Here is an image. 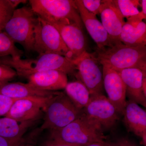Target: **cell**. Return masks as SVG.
Listing matches in <instances>:
<instances>
[{
  "label": "cell",
  "instance_id": "obj_28",
  "mask_svg": "<svg viewBox=\"0 0 146 146\" xmlns=\"http://www.w3.org/2000/svg\"><path fill=\"white\" fill-rule=\"evenodd\" d=\"M84 6L90 13L96 16L100 14L102 4L100 0H81Z\"/></svg>",
  "mask_w": 146,
  "mask_h": 146
},
{
  "label": "cell",
  "instance_id": "obj_16",
  "mask_svg": "<svg viewBox=\"0 0 146 146\" xmlns=\"http://www.w3.org/2000/svg\"><path fill=\"white\" fill-rule=\"evenodd\" d=\"M25 78L28 80L29 84L43 91H56L65 89L68 83V75L58 71L32 73Z\"/></svg>",
  "mask_w": 146,
  "mask_h": 146
},
{
  "label": "cell",
  "instance_id": "obj_12",
  "mask_svg": "<svg viewBox=\"0 0 146 146\" xmlns=\"http://www.w3.org/2000/svg\"><path fill=\"white\" fill-rule=\"evenodd\" d=\"M51 97L19 99L13 104L5 117L18 121H37L43 113L47 101Z\"/></svg>",
  "mask_w": 146,
  "mask_h": 146
},
{
  "label": "cell",
  "instance_id": "obj_25",
  "mask_svg": "<svg viewBox=\"0 0 146 146\" xmlns=\"http://www.w3.org/2000/svg\"><path fill=\"white\" fill-rule=\"evenodd\" d=\"M43 131L40 127L32 129L27 132L13 146H37Z\"/></svg>",
  "mask_w": 146,
  "mask_h": 146
},
{
  "label": "cell",
  "instance_id": "obj_24",
  "mask_svg": "<svg viewBox=\"0 0 146 146\" xmlns=\"http://www.w3.org/2000/svg\"><path fill=\"white\" fill-rule=\"evenodd\" d=\"M117 5L123 17L127 19L140 13L138 7L139 1L116 0Z\"/></svg>",
  "mask_w": 146,
  "mask_h": 146
},
{
  "label": "cell",
  "instance_id": "obj_27",
  "mask_svg": "<svg viewBox=\"0 0 146 146\" xmlns=\"http://www.w3.org/2000/svg\"><path fill=\"white\" fill-rule=\"evenodd\" d=\"M17 76L16 71L12 68L0 64V85L9 82Z\"/></svg>",
  "mask_w": 146,
  "mask_h": 146
},
{
  "label": "cell",
  "instance_id": "obj_1",
  "mask_svg": "<svg viewBox=\"0 0 146 146\" xmlns=\"http://www.w3.org/2000/svg\"><path fill=\"white\" fill-rule=\"evenodd\" d=\"M0 64L12 68L17 75L24 78L32 73L48 70L60 71L67 75H75L76 70L74 62L65 56L54 53L39 55L34 59L0 57Z\"/></svg>",
  "mask_w": 146,
  "mask_h": 146
},
{
  "label": "cell",
  "instance_id": "obj_29",
  "mask_svg": "<svg viewBox=\"0 0 146 146\" xmlns=\"http://www.w3.org/2000/svg\"><path fill=\"white\" fill-rule=\"evenodd\" d=\"M42 146H80L71 145L61 141H57L49 137L48 138L44 141Z\"/></svg>",
  "mask_w": 146,
  "mask_h": 146
},
{
  "label": "cell",
  "instance_id": "obj_21",
  "mask_svg": "<svg viewBox=\"0 0 146 146\" xmlns=\"http://www.w3.org/2000/svg\"><path fill=\"white\" fill-rule=\"evenodd\" d=\"M65 94L79 109L83 110L90 101V93L85 85L79 80L68 82Z\"/></svg>",
  "mask_w": 146,
  "mask_h": 146
},
{
  "label": "cell",
  "instance_id": "obj_23",
  "mask_svg": "<svg viewBox=\"0 0 146 146\" xmlns=\"http://www.w3.org/2000/svg\"><path fill=\"white\" fill-rule=\"evenodd\" d=\"M26 3L25 0H0V32L3 31L17 6Z\"/></svg>",
  "mask_w": 146,
  "mask_h": 146
},
{
  "label": "cell",
  "instance_id": "obj_2",
  "mask_svg": "<svg viewBox=\"0 0 146 146\" xmlns=\"http://www.w3.org/2000/svg\"><path fill=\"white\" fill-rule=\"evenodd\" d=\"M100 64L119 72L124 69L137 68L146 72V46H128L121 42L94 54Z\"/></svg>",
  "mask_w": 146,
  "mask_h": 146
},
{
  "label": "cell",
  "instance_id": "obj_32",
  "mask_svg": "<svg viewBox=\"0 0 146 146\" xmlns=\"http://www.w3.org/2000/svg\"><path fill=\"white\" fill-rule=\"evenodd\" d=\"M18 141H10L0 137V146H13Z\"/></svg>",
  "mask_w": 146,
  "mask_h": 146
},
{
  "label": "cell",
  "instance_id": "obj_6",
  "mask_svg": "<svg viewBox=\"0 0 146 146\" xmlns=\"http://www.w3.org/2000/svg\"><path fill=\"white\" fill-rule=\"evenodd\" d=\"M38 17L30 7L16 9L3 31L14 43L21 45L26 52L33 51L35 29Z\"/></svg>",
  "mask_w": 146,
  "mask_h": 146
},
{
  "label": "cell",
  "instance_id": "obj_20",
  "mask_svg": "<svg viewBox=\"0 0 146 146\" xmlns=\"http://www.w3.org/2000/svg\"><path fill=\"white\" fill-rule=\"evenodd\" d=\"M120 42L124 44L133 46L146 45V25L142 21L137 26L126 22L123 26Z\"/></svg>",
  "mask_w": 146,
  "mask_h": 146
},
{
  "label": "cell",
  "instance_id": "obj_5",
  "mask_svg": "<svg viewBox=\"0 0 146 146\" xmlns=\"http://www.w3.org/2000/svg\"><path fill=\"white\" fill-rule=\"evenodd\" d=\"M65 93L58 91L48 100L43 111V122L40 128L50 131L59 130L76 119L83 113Z\"/></svg>",
  "mask_w": 146,
  "mask_h": 146
},
{
  "label": "cell",
  "instance_id": "obj_9",
  "mask_svg": "<svg viewBox=\"0 0 146 146\" xmlns=\"http://www.w3.org/2000/svg\"><path fill=\"white\" fill-rule=\"evenodd\" d=\"M83 110L84 114L98 122L103 129L114 127L121 115L104 95L91 96L89 104Z\"/></svg>",
  "mask_w": 146,
  "mask_h": 146
},
{
  "label": "cell",
  "instance_id": "obj_19",
  "mask_svg": "<svg viewBox=\"0 0 146 146\" xmlns=\"http://www.w3.org/2000/svg\"><path fill=\"white\" fill-rule=\"evenodd\" d=\"M36 121L21 122L8 117L0 118V137L10 141H18Z\"/></svg>",
  "mask_w": 146,
  "mask_h": 146
},
{
  "label": "cell",
  "instance_id": "obj_7",
  "mask_svg": "<svg viewBox=\"0 0 146 146\" xmlns=\"http://www.w3.org/2000/svg\"><path fill=\"white\" fill-rule=\"evenodd\" d=\"M33 51L39 55L56 54L72 60L70 52L57 29L38 17L35 29Z\"/></svg>",
  "mask_w": 146,
  "mask_h": 146
},
{
  "label": "cell",
  "instance_id": "obj_8",
  "mask_svg": "<svg viewBox=\"0 0 146 146\" xmlns=\"http://www.w3.org/2000/svg\"><path fill=\"white\" fill-rule=\"evenodd\" d=\"M74 63L78 71L76 77L87 88L91 96L104 95L102 70L94 54L86 51Z\"/></svg>",
  "mask_w": 146,
  "mask_h": 146
},
{
  "label": "cell",
  "instance_id": "obj_26",
  "mask_svg": "<svg viewBox=\"0 0 146 146\" xmlns=\"http://www.w3.org/2000/svg\"><path fill=\"white\" fill-rule=\"evenodd\" d=\"M18 99L0 94V117H5L13 104Z\"/></svg>",
  "mask_w": 146,
  "mask_h": 146
},
{
  "label": "cell",
  "instance_id": "obj_3",
  "mask_svg": "<svg viewBox=\"0 0 146 146\" xmlns=\"http://www.w3.org/2000/svg\"><path fill=\"white\" fill-rule=\"evenodd\" d=\"M98 122L83 112L76 119L59 129L50 131L49 137L71 145L85 146L106 141V137Z\"/></svg>",
  "mask_w": 146,
  "mask_h": 146
},
{
  "label": "cell",
  "instance_id": "obj_14",
  "mask_svg": "<svg viewBox=\"0 0 146 146\" xmlns=\"http://www.w3.org/2000/svg\"><path fill=\"white\" fill-rule=\"evenodd\" d=\"M59 32L74 62L86 51V41L82 28L78 25H52Z\"/></svg>",
  "mask_w": 146,
  "mask_h": 146
},
{
  "label": "cell",
  "instance_id": "obj_18",
  "mask_svg": "<svg viewBox=\"0 0 146 146\" xmlns=\"http://www.w3.org/2000/svg\"><path fill=\"white\" fill-rule=\"evenodd\" d=\"M58 91H43L29 83L7 82L0 85V94L16 99L49 98Z\"/></svg>",
  "mask_w": 146,
  "mask_h": 146
},
{
  "label": "cell",
  "instance_id": "obj_11",
  "mask_svg": "<svg viewBox=\"0 0 146 146\" xmlns=\"http://www.w3.org/2000/svg\"><path fill=\"white\" fill-rule=\"evenodd\" d=\"M102 23L113 45L120 42V35L125 22L115 0H103L100 9Z\"/></svg>",
  "mask_w": 146,
  "mask_h": 146
},
{
  "label": "cell",
  "instance_id": "obj_31",
  "mask_svg": "<svg viewBox=\"0 0 146 146\" xmlns=\"http://www.w3.org/2000/svg\"><path fill=\"white\" fill-rule=\"evenodd\" d=\"M85 146H117L116 144H113L106 141L95 142Z\"/></svg>",
  "mask_w": 146,
  "mask_h": 146
},
{
  "label": "cell",
  "instance_id": "obj_17",
  "mask_svg": "<svg viewBox=\"0 0 146 146\" xmlns=\"http://www.w3.org/2000/svg\"><path fill=\"white\" fill-rule=\"evenodd\" d=\"M123 115L128 130L141 138L142 144L146 146V110L135 102L129 100L126 101Z\"/></svg>",
  "mask_w": 146,
  "mask_h": 146
},
{
  "label": "cell",
  "instance_id": "obj_30",
  "mask_svg": "<svg viewBox=\"0 0 146 146\" xmlns=\"http://www.w3.org/2000/svg\"><path fill=\"white\" fill-rule=\"evenodd\" d=\"M115 144L117 146H138L133 141L125 137L119 138Z\"/></svg>",
  "mask_w": 146,
  "mask_h": 146
},
{
  "label": "cell",
  "instance_id": "obj_10",
  "mask_svg": "<svg viewBox=\"0 0 146 146\" xmlns=\"http://www.w3.org/2000/svg\"><path fill=\"white\" fill-rule=\"evenodd\" d=\"M102 73L104 87L107 98L120 115H123L127 101L124 83L117 71L102 66Z\"/></svg>",
  "mask_w": 146,
  "mask_h": 146
},
{
  "label": "cell",
  "instance_id": "obj_13",
  "mask_svg": "<svg viewBox=\"0 0 146 146\" xmlns=\"http://www.w3.org/2000/svg\"><path fill=\"white\" fill-rule=\"evenodd\" d=\"M82 21L97 45V49L102 50L113 45L112 41L102 23L96 16L89 12L84 6L81 0H75Z\"/></svg>",
  "mask_w": 146,
  "mask_h": 146
},
{
  "label": "cell",
  "instance_id": "obj_33",
  "mask_svg": "<svg viewBox=\"0 0 146 146\" xmlns=\"http://www.w3.org/2000/svg\"><path fill=\"white\" fill-rule=\"evenodd\" d=\"M141 6H142V12L146 15V0H143L141 1Z\"/></svg>",
  "mask_w": 146,
  "mask_h": 146
},
{
  "label": "cell",
  "instance_id": "obj_4",
  "mask_svg": "<svg viewBox=\"0 0 146 146\" xmlns=\"http://www.w3.org/2000/svg\"><path fill=\"white\" fill-rule=\"evenodd\" d=\"M29 3L37 17L52 25L83 27L75 0H30Z\"/></svg>",
  "mask_w": 146,
  "mask_h": 146
},
{
  "label": "cell",
  "instance_id": "obj_15",
  "mask_svg": "<svg viewBox=\"0 0 146 146\" xmlns=\"http://www.w3.org/2000/svg\"><path fill=\"white\" fill-rule=\"evenodd\" d=\"M126 87V95L129 100L146 107V97L143 90L146 72L137 68L124 69L118 72Z\"/></svg>",
  "mask_w": 146,
  "mask_h": 146
},
{
  "label": "cell",
  "instance_id": "obj_22",
  "mask_svg": "<svg viewBox=\"0 0 146 146\" xmlns=\"http://www.w3.org/2000/svg\"><path fill=\"white\" fill-rule=\"evenodd\" d=\"M23 52L19 49L4 31L0 32V57L10 56L13 59L21 58Z\"/></svg>",
  "mask_w": 146,
  "mask_h": 146
}]
</instances>
